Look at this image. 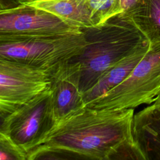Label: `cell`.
<instances>
[{"label": "cell", "mask_w": 160, "mask_h": 160, "mask_svg": "<svg viewBox=\"0 0 160 160\" xmlns=\"http://www.w3.org/2000/svg\"><path fill=\"white\" fill-rule=\"evenodd\" d=\"M133 108L88 106L59 121L28 160H145L132 136Z\"/></svg>", "instance_id": "obj_1"}, {"label": "cell", "mask_w": 160, "mask_h": 160, "mask_svg": "<svg viewBox=\"0 0 160 160\" xmlns=\"http://www.w3.org/2000/svg\"><path fill=\"white\" fill-rule=\"evenodd\" d=\"M81 29L88 41L87 46L81 54L65 64V67L78 80L82 94L117 61L149 42L121 14L101 24Z\"/></svg>", "instance_id": "obj_2"}, {"label": "cell", "mask_w": 160, "mask_h": 160, "mask_svg": "<svg viewBox=\"0 0 160 160\" xmlns=\"http://www.w3.org/2000/svg\"><path fill=\"white\" fill-rule=\"evenodd\" d=\"M88 41L84 32L0 39V58L54 70L81 54Z\"/></svg>", "instance_id": "obj_3"}, {"label": "cell", "mask_w": 160, "mask_h": 160, "mask_svg": "<svg viewBox=\"0 0 160 160\" xmlns=\"http://www.w3.org/2000/svg\"><path fill=\"white\" fill-rule=\"evenodd\" d=\"M160 94V42L148 51L131 74L118 85L86 106L99 109H125L154 102Z\"/></svg>", "instance_id": "obj_4"}, {"label": "cell", "mask_w": 160, "mask_h": 160, "mask_svg": "<svg viewBox=\"0 0 160 160\" xmlns=\"http://www.w3.org/2000/svg\"><path fill=\"white\" fill-rule=\"evenodd\" d=\"M51 87L28 102L1 118L0 132L27 154L56 124Z\"/></svg>", "instance_id": "obj_5"}, {"label": "cell", "mask_w": 160, "mask_h": 160, "mask_svg": "<svg viewBox=\"0 0 160 160\" xmlns=\"http://www.w3.org/2000/svg\"><path fill=\"white\" fill-rule=\"evenodd\" d=\"M55 69L46 70L0 58V117L14 111L49 88Z\"/></svg>", "instance_id": "obj_6"}, {"label": "cell", "mask_w": 160, "mask_h": 160, "mask_svg": "<svg viewBox=\"0 0 160 160\" xmlns=\"http://www.w3.org/2000/svg\"><path fill=\"white\" fill-rule=\"evenodd\" d=\"M79 27L47 11L23 4L0 11V39L81 32Z\"/></svg>", "instance_id": "obj_7"}, {"label": "cell", "mask_w": 160, "mask_h": 160, "mask_svg": "<svg viewBox=\"0 0 160 160\" xmlns=\"http://www.w3.org/2000/svg\"><path fill=\"white\" fill-rule=\"evenodd\" d=\"M64 64L56 69L52 74L51 88L56 124L61 119L86 106L78 80L68 71Z\"/></svg>", "instance_id": "obj_8"}, {"label": "cell", "mask_w": 160, "mask_h": 160, "mask_svg": "<svg viewBox=\"0 0 160 160\" xmlns=\"http://www.w3.org/2000/svg\"><path fill=\"white\" fill-rule=\"evenodd\" d=\"M132 131L145 160H160V109L154 103L134 115Z\"/></svg>", "instance_id": "obj_9"}, {"label": "cell", "mask_w": 160, "mask_h": 160, "mask_svg": "<svg viewBox=\"0 0 160 160\" xmlns=\"http://www.w3.org/2000/svg\"><path fill=\"white\" fill-rule=\"evenodd\" d=\"M149 46V42L144 43L117 61L104 72L94 86L83 94L85 105L87 106L123 81L144 56Z\"/></svg>", "instance_id": "obj_10"}, {"label": "cell", "mask_w": 160, "mask_h": 160, "mask_svg": "<svg viewBox=\"0 0 160 160\" xmlns=\"http://www.w3.org/2000/svg\"><path fill=\"white\" fill-rule=\"evenodd\" d=\"M24 4L47 11L81 29L95 26L88 0H28Z\"/></svg>", "instance_id": "obj_11"}, {"label": "cell", "mask_w": 160, "mask_h": 160, "mask_svg": "<svg viewBox=\"0 0 160 160\" xmlns=\"http://www.w3.org/2000/svg\"><path fill=\"white\" fill-rule=\"evenodd\" d=\"M131 21L150 43L160 42V0H139L121 13Z\"/></svg>", "instance_id": "obj_12"}, {"label": "cell", "mask_w": 160, "mask_h": 160, "mask_svg": "<svg viewBox=\"0 0 160 160\" xmlns=\"http://www.w3.org/2000/svg\"><path fill=\"white\" fill-rule=\"evenodd\" d=\"M88 4L95 26L121 13V0H88Z\"/></svg>", "instance_id": "obj_13"}, {"label": "cell", "mask_w": 160, "mask_h": 160, "mask_svg": "<svg viewBox=\"0 0 160 160\" xmlns=\"http://www.w3.org/2000/svg\"><path fill=\"white\" fill-rule=\"evenodd\" d=\"M0 160H28V154L8 136L0 132Z\"/></svg>", "instance_id": "obj_14"}, {"label": "cell", "mask_w": 160, "mask_h": 160, "mask_svg": "<svg viewBox=\"0 0 160 160\" xmlns=\"http://www.w3.org/2000/svg\"><path fill=\"white\" fill-rule=\"evenodd\" d=\"M28 0H0V11H6L18 8Z\"/></svg>", "instance_id": "obj_15"}, {"label": "cell", "mask_w": 160, "mask_h": 160, "mask_svg": "<svg viewBox=\"0 0 160 160\" xmlns=\"http://www.w3.org/2000/svg\"><path fill=\"white\" fill-rule=\"evenodd\" d=\"M139 0H121V13L131 9Z\"/></svg>", "instance_id": "obj_16"}, {"label": "cell", "mask_w": 160, "mask_h": 160, "mask_svg": "<svg viewBox=\"0 0 160 160\" xmlns=\"http://www.w3.org/2000/svg\"><path fill=\"white\" fill-rule=\"evenodd\" d=\"M154 103L160 109V94L156 97Z\"/></svg>", "instance_id": "obj_17"}, {"label": "cell", "mask_w": 160, "mask_h": 160, "mask_svg": "<svg viewBox=\"0 0 160 160\" xmlns=\"http://www.w3.org/2000/svg\"><path fill=\"white\" fill-rule=\"evenodd\" d=\"M40 1H41V0H40Z\"/></svg>", "instance_id": "obj_18"}]
</instances>
